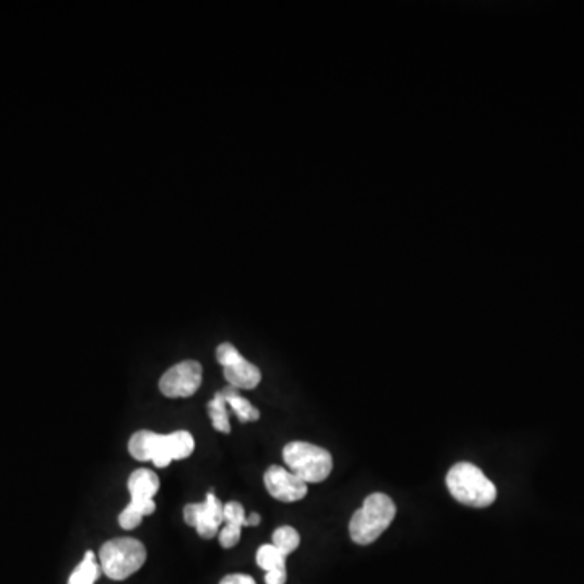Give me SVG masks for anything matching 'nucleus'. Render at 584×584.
I'll return each mask as SVG.
<instances>
[{"label": "nucleus", "instance_id": "f257e3e1", "mask_svg": "<svg viewBox=\"0 0 584 584\" xmlns=\"http://www.w3.org/2000/svg\"><path fill=\"white\" fill-rule=\"evenodd\" d=\"M395 516L396 505L388 495L370 494L349 521L351 539L359 546H369L390 528Z\"/></svg>", "mask_w": 584, "mask_h": 584}, {"label": "nucleus", "instance_id": "f03ea898", "mask_svg": "<svg viewBox=\"0 0 584 584\" xmlns=\"http://www.w3.org/2000/svg\"><path fill=\"white\" fill-rule=\"evenodd\" d=\"M451 497L473 508L490 507L497 500V487L473 463H456L447 474Z\"/></svg>", "mask_w": 584, "mask_h": 584}, {"label": "nucleus", "instance_id": "7ed1b4c3", "mask_svg": "<svg viewBox=\"0 0 584 584\" xmlns=\"http://www.w3.org/2000/svg\"><path fill=\"white\" fill-rule=\"evenodd\" d=\"M146 562V549L132 537L112 539L99 550V567L114 581H124L137 573Z\"/></svg>", "mask_w": 584, "mask_h": 584}, {"label": "nucleus", "instance_id": "20e7f679", "mask_svg": "<svg viewBox=\"0 0 584 584\" xmlns=\"http://www.w3.org/2000/svg\"><path fill=\"white\" fill-rule=\"evenodd\" d=\"M283 460L289 471L305 484H318L333 471V456L325 448L307 442H291L283 448Z\"/></svg>", "mask_w": 584, "mask_h": 584}, {"label": "nucleus", "instance_id": "39448f33", "mask_svg": "<svg viewBox=\"0 0 584 584\" xmlns=\"http://www.w3.org/2000/svg\"><path fill=\"white\" fill-rule=\"evenodd\" d=\"M203 367L197 361H184L164 372L159 390L168 398H189L202 385Z\"/></svg>", "mask_w": 584, "mask_h": 584}, {"label": "nucleus", "instance_id": "423d86ee", "mask_svg": "<svg viewBox=\"0 0 584 584\" xmlns=\"http://www.w3.org/2000/svg\"><path fill=\"white\" fill-rule=\"evenodd\" d=\"M185 523L197 529L203 539H211L218 534L219 526L224 521V505L216 499L213 492L207 495L203 503H189L184 508Z\"/></svg>", "mask_w": 584, "mask_h": 584}, {"label": "nucleus", "instance_id": "0eeeda50", "mask_svg": "<svg viewBox=\"0 0 584 584\" xmlns=\"http://www.w3.org/2000/svg\"><path fill=\"white\" fill-rule=\"evenodd\" d=\"M263 481H265L268 494L273 499L284 503L299 502L304 499L309 490L301 477H297L289 469L281 468V466L268 468Z\"/></svg>", "mask_w": 584, "mask_h": 584}, {"label": "nucleus", "instance_id": "6e6552de", "mask_svg": "<svg viewBox=\"0 0 584 584\" xmlns=\"http://www.w3.org/2000/svg\"><path fill=\"white\" fill-rule=\"evenodd\" d=\"M224 377L228 380L229 385L237 388V390L239 388H242V390H254L262 382L260 369L252 362L245 361V359L231 365V367H226L224 369Z\"/></svg>", "mask_w": 584, "mask_h": 584}, {"label": "nucleus", "instance_id": "1a4fd4ad", "mask_svg": "<svg viewBox=\"0 0 584 584\" xmlns=\"http://www.w3.org/2000/svg\"><path fill=\"white\" fill-rule=\"evenodd\" d=\"M132 500H153L159 490V477L150 469H137L127 482Z\"/></svg>", "mask_w": 584, "mask_h": 584}, {"label": "nucleus", "instance_id": "9d476101", "mask_svg": "<svg viewBox=\"0 0 584 584\" xmlns=\"http://www.w3.org/2000/svg\"><path fill=\"white\" fill-rule=\"evenodd\" d=\"M164 435L155 434L151 430H140L132 435L129 442L130 455L138 461H151L156 451L163 445Z\"/></svg>", "mask_w": 584, "mask_h": 584}, {"label": "nucleus", "instance_id": "9b49d317", "mask_svg": "<svg viewBox=\"0 0 584 584\" xmlns=\"http://www.w3.org/2000/svg\"><path fill=\"white\" fill-rule=\"evenodd\" d=\"M155 510L156 503L153 500H130L129 505L119 515V524L130 531L142 523L143 516L153 515Z\"/></svg>", "mask_w": 584, "mask_h": 584}, {"label": "nucleus", "instance_id": "f8f14e48", "mask_svg": "<svg viewBox=\"0 0 584 584\" xmlns=\"http://www.w3.org/2000/svg\"><path fill=\"white\" fill-rule=\"evenodd\" d=\"M221 393H223L224 400L228 403L229 408H231L232 411H234V414L239 417V421L255 422L260 419V411H258L250 401L242 398V396L239 395L237 388L228 385V387L224 388Z\"/></svg>", "mask_w": 584, "mask_h": 584}, {"label": "nucleus", "instance_id": "ddd939ff", "mask_svg": "<svg viewBox=\"0 0 584 584\" xmlns=\"http://www.w3.org/2000/svg\"><path fill=\"white\" fill-rule=\"evenodd\" d=\"M164 445L168 448L172 460H185L195 450V440L187 430H177L172 434L164 435Z\"/></svg>", "mask_w": 584, "mask_h": 584}, {"label": "nucleus", "instance_id": "4468645a", "mask_svg": "<svg viewBox=\"0 0 584 584\" xmlns=\"http://www.w3.org/2000/svg\"><path fill=\"white\" fill-rule=\"evenodd\" d=\"M99 575H101V567L96 562L95 554L88 550L85 559L70 575L69 584H95Z\"/></svg>", "mask_w": 584, "mask_h": 584}, {"label": "nucleus", "instance_id": "2eb2a0df", "mask_svg": "<svg viewBox=\"0 0 584 584\" xmlns=\"http://www.w3.org/2000/svg\"><path fill=\"white\" fill-rule=\"evenodd\" d=\"M208 414H210L213 427L218 432L229 434L231 432V424H229L228 403L224 400L223 393L219 391L215 398L208 403Z\"/></svg>", "mask_w": 584, "mask_h": 584}, {"label": "nucleus", "instance_id": "dca6fc26", "mask_svg": "<svg viewBox=\"0 0 584 584\" xmlns=\"http://www.w3.org/2000/svg\"><path fill=\"white\" fill-rule=\"evenodd\" d=\"M257 565L265 572L286 568V555L273 544H265L257 550Z\"/></svg>", "mask_w": 584, "mask_h": 584}, {"label": "nucleus", "instance_id": "f3484780", "mask_svg": "<svg viewBox=\"0 0 584 584\" xmlns=\"http://www.w3.org/2000/svg\"><path fill=\"white\" fill-rule=\"evenodd\" d=\"M273 546L280 549L286 557L301 546V536L292 526H281L273 533Z\"/></svg>", "mask_w": 584, "mask_h": 584}, {"label": "nucleus", "instance_id": "a211bd4d", "mask_svg": "<svg viewBox=\"0 0 584 584\" xmlns=\"http://www.w3.org/2000/svg\"><path fill=\"white\" fill-rule=\"evenodd\" d=\"M242 359H244L242 354L239 353L236 346H232L231 343L219 344L218 349H216V361L223 365L224 369L237 364V362L242 361Z\"/></svg>", "mask_w": 584, "mask_h": 584}, {"label": "nucleus", "instance_id": "6ab92c4d", "mask_svg": "<svg viewBox=\"0 0 584 584\" xmlns=\"http://www.w3.org/2000/svg\"><path fill=\"white\" fill-rule=\"evenodd\" d=\"M241 531L242 526H237V524H226L221 533H219V544L224 547V549H232L236 547L241 541Z\"/></svg>", "mask_w": 584, "mask_h": 584}, {"label": "nucleus", "instance_id": "aec40b11", "mask_svg": "<svg viewBox=\"0 0 584 584\" xmlns=\"http://www.w3.org/2000/svg\"><path fill=\"white\" fill-rule=\"evenodd\" d=\"M245 520H247V515H245L241 503L229 502L228 505H224V521L226 523L237 524V526L245 528Z\"/></svg>", "mask_w": 584, "mask_h": 584}, {"label": "nucleus", "instance_id": "412c9836", "mask_svg": "<svg viewBox=\"0 0 584 584\" xmlns=\"http://www.w3.org/2000/svg\"><path fill=\"white\" fill-rule=\"evenodd\" d=\"M153 464H155L156 468H168L169 464H171L172 460L171 455H169L168 448L164 445V438H163V445L156 451V455L153 456Z\"/></svg>", "mask_w": 584, "mask_h": 584}, {"label": "nucleus", "instance_id": "4be33fe9", "mask_svg": "<svg viewBox=\"0 0 584 584\" xmlns=\"http://www.w3.org/2000/svg\"><path fill=\"white\" fill-rule=\"evenodd\" d=\"M219 584H257L254 578L249 575H242V573H234V575L224 576Z\"/></svg>", "mask_w": 584, "mask_h": 584}, {"label": "nucleus", "instance_id": "5701e85b", "mask_svg": "<svg viewBox=\"0 0 584 584\" xmlns=\"http://www.w3.org/2000/svg\"><path fill=\"white\" fill-rule=\"evenodd\" d=\"M286 580H288L286 568L273 570V572H267V575H265V583L267 584H286Z\"/></svg>", "mask_w": 584, "mask_h": 584}, {"label": "nucleus", "instance_id": "b1692460", "mask_svg": "<svg viewBox=\"0 0 584 584\" xmlns=\"http://www.w3.org/2000/svg\"><path fill=\"white\" fill-rule=\"evenodd\" d=\"M260 521H262L260 515H258V513H252V515H247L245 526H257V524H260Z\"/></svg>", "mask_w": 584, "mask_h": 584}]
</instances>
